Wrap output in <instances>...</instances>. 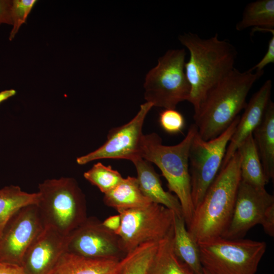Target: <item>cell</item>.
I'll use <instances>...</instances> for the list:
<instances>
[{
	"mask_svg": "<svg viewBox=\"0 0 274 274\" xmlns=\"http://www.w3.org/2000/svg\"><path fill=\"white\" fill-rule=\"evenodd\" d=\"M102 224L106 228L117 234L121 227V217L119 214L110 216L102 222Z\"/></svg>",
	"mask_w": 274,
	"mask_h": 274,
	"instance_id": "31",
	"label": "cell"
},
{
	"mask_svg": "<svg viewBox=\"0 0 274 274\" xmlns=\"http://www.w3.org/2000/svg\"><path fill=\"white\" fill-rule=\"evenodd\" d=\"M38 192L28 193L19 186L9 185L0 189V236L11 218L21 209L29 205H37Z\"/></svg>",
	"mask_w": 274,
	"mask_h": 274,
	"instance_id": "24",
	"label": "cell"
},
{
	"mask_svg": "<svg viewBox=\"0 0 274 274\" xmlns=\"http://www.w3.org/2000/svg\"><path fill=\"white\" fill-rule=\"evenodd\" d=\"M197 244L203 268L211 274H255L266 249L264 242L221 236Z\"/></svg>",
	"mask_w": 274,
	"mask_h": 274,
	"instance_id": "6",
	"label": "cell"
},
{
	"mask_svg": "<svg viewBox=\"0 0 274 274\" xmlns=\"http://www.w3.org/2000/svg\"><path fill=\"white\" fill-rule=\"evenodd\" d=\"M120 260L88 258L67 251L50 274H116Z\"/></svg>",
	"mask_w": 274,
	"mask_h": 274,
	"instance_id": "17",
	"label": "cell"
},
{
	"mask_svg": "<svg viewBox=\"0 0 274 274\" xmlns=\"http://www.w3.org/2000/svg\"><path fill=\"white\" fill-rule=\"evenodd\" d=\"M274 63V35L271 36L268 45L267 51L261 60L255 65L249 69L251 71H262L270 63Z\"/></svg>",
	"mask_w": 274,
	"mask_h": 274,
	"instance_id": "29",
	"label": "cell"
},
{
	"mask_svg": "<svg viewBox=\"0 0 274 274\" xmlns=\"http://www.w3.org/2000/svg\"><path fill=\"white\" fill-rule=\"evenodd\" d=\"M179 40L189 52L184 69L190 86L188 101L195 112L209 91L234 68L237 51L230 42L219 39L217 33L202 39L188 32L180 36Z\"/></svg>",
	"mask_w": 274,
	"mask_h": 274,
	"instance_id": "1",
	"label": "cell"
},
{
	"mask_svg": "<svg viewBox=\"0 0 274 274\" xmlns=\"http://www.w3.org/2000/svg\"><path fill=\"white\" fill-rule=\"evenodd\" d=\"M136 168L138 182L143 194L152 202L161 204L183 216L180 201L176 195L162 187L158 174L152 163L139 157L132 161Z\"/></svg>",
	"mask_w": 274,
	"mask_h": 274,
	"instance_id": "16",
	"label": "cell"
},
{
	"mask_svg": "<svg viewBox=\"0 0 274 274\" xmlns=\"http://www.w3.org/2000/svg\"><path fill=\"white\" fill-rule=\"evenodd\" d=\"M118 214L121 224L117 235L126 255L144 244L162 239L173 227L175 213L152 202L145 207L120 211Z\"/></svg>",
	"mask_w": 274,
	"mask_h": 274,
	"instance_id": "9",
	"label": "cell"
},
{
	"mask_svg": "<svg viewBox=\"0 0 274 274\" xmlns=\"http://www.w3.org/2000/svg\"><path fill=\"white\" fill-rule=\"evenodd\" d=\"M262 71L241 72L235 67L205 96L193 118L198 133L205 141L223 133L245 108L248 94Z\"/></svg>",
	"mask_w": 274,
	"mask_h": 274,
	"instance_id": "2",
	"label": "cell"
},
{
	"mask_svg": "<svg viewBox=\"0 0 274 274\" xmlns=\"http://www.w3.org/2000/svg\"><path fill=\"white\" fill-rule=\"evenodd\" d=\"M239 118L238 115L223 133L213 139L203 140L198 131L193 138L189 151V170L194 210L220 170L227 145Z\"/></svg>",
	"mask_w": 274,
	"mask_h": 274,
	"instance_id": "8",
	"label": "cell"
},
{
	"mask_svg": "<svg viewBox=\"0 0 274 274\" xmlns=\"http://www.w3.org/2000/svg\"><path fill=\"white\" fill-rule=\"evenodd\" d=\"M84 178L105 194L119 184L123 178L111 166L98 162L83 174Z\"/></svg>",
	"mask_w": 274,
	"mask_h": 274,
	"instance_id": "26",
	"label": "cell"
},
{
	"mask_svg": "<svg viewBox=\"0 0 274 274\" xmlns=\"http://www.w3.org/2000/svg\"><path fill=\"white\" fill-rule=\"evenodd\" d=\"M0 274H27L22 265L0 262Z\"/></svg>",
	"mask_w": 274,
	"mask_h": 274,
	"instance_id": "32",
	"label": "cell"
},
{
	"mask_svg": "<svg viewBox=\"0 0 274 274\" xmlns=\"http://www.w3.org/2000/svg\"><path fill=\"white\" fill-rule=\"evenodd\" d=\"M70 235L44 226L26 251L21 265L27 274H50L67 251Z\"/></svg>",
	"mask_w": 274,
	"mask_h": 274,
	"instance_id": "14",
	"label": "cell"
},
{
	"mask_svg": "<svg viewBox=\"0 0 274 274\" xmlns=\"http://www.w3.org/2000/svg\"><path fill=\"white\" fill-rule=\"evenodd\" d=\"M197 132L196 125L192 124L185 138L173 146L164 145L161 138L155 132L144 134L141 150V157L159 168L167 182L169 192H174L179 199L187 227L194 211L191 198L189 155Z\"/></svg>",
	"mask_w": 274,
	"mask_h": 274,
	"instance_id": "4",
	"label": "cell"
},
{
	"mask_svg": "<svg viewBox=\"0 0 274 274\" xmlns=\"http://www.w3.org/2000/svg\"><path fill=\"white\" fill-rule=\"evenodd\" d=\"M173 246L178 258L194 274H204L197 243L188 232L183 216L175 214Z\"/></svg>",
	"mask_w": 274,
	"mask_h": 274,
	"instance_id": "19",
	"label": "cell"
},
{
	"mask_svg": "<svg viewBox=\"0 0 274 274\" xmlns=\"http://www.w3.org/2000/svg\"><path fill=\"white\" fill-rule=\"evenodd\" d=\"M173 226L158 242L147 274H194L175 254L173 246Z\"/></svg>",
	"mask_w": 274,
	"mask_h": 274,
	"instance_id": "22",
	"label": "cell"
},
{
	"mask_svg": "<svg viewBox=\"0 0 274 274\" xmlns=\"http://www.w3.org/2000/svg\"><path fill=\"white\" fill-rule=\"evenodd\" d=\"M265 177L274 178V104L270 100L263 118L253 132Z\"/></svg>",
	"mask_w": 274,
	"mask_h": 274,
	"instance_id": "18",
	"label": "cell"
},
{
	"mask_svg": "<svg viewBox=\"0 0 274 274\" xmlns=\"http://www.w3.org/2000/svg\"><path fill=\"white\" fill-rule=\"evenodd\" d=\"M36 0H13L12 18L13 28L10 34L9 40L12 41L21 26L25 23Z\"/></svg>",
	"mask_w": 274,
	"mask_h": 274,
	"instance_id": "27",
	"label": "cell"
},
{
	"mask_svg": "<svg viewBox=\"0 0 274 274\" xmlns=\"http://www.w3.org/2000/svg\"><path fill=\"white\" fill-rule=\"evenodd\" d=\"M38 188L37 206L44 226L70 235L87 219L85 196L74 178L47 179Z\"/></svg>",
	"mask_w": 274,
	"mask_h": 274,
	"instance_id": "5",
	"label": "cell"
},
{
	"mask_svg": "<svg viewBox=\"0 0 274 274\" xmlns=\"http://www.w3.org/2000/svg\"><path fill=\"white\" fill-rule=\"evenodd\" d=\"M241 156L237 151L220 170L200 204L187 230L197 243L222 236L231 220L241 180Z\"/></svg>",
	"mask_w": 274,
	"mask_h": 274,
	"instance_id": "3",
	"label": "cell"
},
{
	"mask_svg": "<svg viewBox=\"0 0 274 274\" xmlns=\"http://www.w3.org/2000/svg\"><path fill=\"white\" fill-rule=\"evenodd\" d=\"M185 56L184 49H172L158 59L145 78L147 102L153 107L175 109L179 102L188 101L190 86L185 72Z\"/></svg>",
	"mask_w": 274,
	"mask_h": 274,
	"instance_id": "7",
	"label": "cell"
},
{
	"mask_svg": "<svg viewBox=\"0 0 274 274\" xmlns=\"http://www.w3.org/2000/svg\"><path fill=\"white\" fill-rule=\"evenodd\" d=\"M241 156V181L255 187L263 188L268 183L253 137L250 134L237 150Z\"/></svg>",
	"mask_w": 274,
	"mask_h": 274,
	"instance_id": "21",
	"label": "cell"
},
{
	"mask_svg": "<svg viewBox=\"0 0 274 274\" xmlns=\"http://www.w3.org/2000/svg\"><path fill=\"white\" fill-rule=\"evenodd\" d=\"M153 107L151 102L147 101L141 105L133 118L121 126L110 129L105 143L94 151L78 157L77 163L84 165L102 159H127L133 161L141 157L143 124Z\"/></svg>",
	"mask_w": 274,
	"mask_h": 274,
	"instance_id": "11",
	"label": "cell"
},
{
	"mask_svg": "<svg viewBox=\"0 0 274 274\" xmlns=\"http://www.w3.org/2000/svg\"><path fill=\"white\" fill-rule=\"evenodd\" d=\"M271 80H267L247 102L227 145L220 170L226 165L241 144L250 134H253L262 122L266 109L271 100Z\"/></svg>",
	"mask_w": 274,
	"mask_h": 274,
	"instance_id": "15",
	"label": "cell"
},
{
	"mask_svg": "<svg viewBox=\"0 0 274 274\" xmlns=\"http://www.w3.org/2000/svg\"><path fill=\"white\" fill-rule=\"evenodd\" d=\"M250 27H253L255 31L274 34V0H257L245 6L242 19L235 28L242 31Z\"/></svg>",
	"mask_w": 274,
	"mask_h": 274,
	"instance_id": "23",
	"label": "cell"
},
{
	"mask_svg": "<svg viewBox=\"0 0 274 274\" xmlns=\"http://www.w3.org/2000/svg\"><path fill=\"white\" fill-rule=\"evenodd\" d=\"M16 91L15 89H11L5 90L0 92V104L7 100L9 98L15 95Z\"/></svg>",
	"mask_w": 274,
	"mask_h": 274,
	"instance_id": "33",
	"label": "cell"
},
{
	"mask_svg": "<svg viewBox=\"0 0 274 274\" xmlns=\"http://www.w3.org/2000/svg\"><path fill=\"white\" fill-rule=\"evenodd\" d=\"M12 1L13 0H0V24H13Z\"/></svg>",
	"mask_w": 274,
	"mask_h": 274,
	"instance_id": "30",
	"label": "cell"
},
{
	"mask_svg": "<svg viewBox=\"0 0 274 274\" xmlns=\"http://www.w3.org/2000/svg\"><path fill=\"white\" fill-rule=\"evenodd\" d=\"M159 122L162 128L170 133L181 131L185 124L183 115L174 109H167L162 111L159 115Z\"/></svg>",
	"mask_w": 274,
	"mask_h": 274,
	"instance_id": "28",
	"label": "cell"
},
{
	"mask_svg": "<svg viewBox=\"0 0 274 274\" xmlns=\"http://www.w3.org/2000/svg\"><path fill=\"white\" fill-rule=\"evenodd\" d=\"M257 224L262 225L268 235L274 236V197L265 188L241 180L231 220L221 237L242 238Z\"/></svg>",
	"mask_w": 274,
	"mask_h": 274,
	"instance_id": "10",
	"label": "cell"
},
{
	"mask_svg": "<svg viewBox=\"0 0 274 274\" xmlns=\"http://www.w3.org/2000/svg\"><path fill=\"white\" fill-rule=\"evenodd\" d=\"M104 203L117 212L146 207L152 203L142 192L136 178L128 176L104 194Z\"/></svg>",
	"mask_w": 274,
	"mask_h": 274,
	"instance_id": "20",
	"label": "cell"
},
{
	"mask_svg": "<svg viewBox=\"0 0 274 274\" xmlns=\"http://www.w3.org/2000/svg\"><path fill=\"white\" fill-rule=\"evenodd\" d=\"M203 270L204 274H211L209 272H208L206 270H205L204 268H203Z\"/></svg>",
	"mask_w": 274,
	"mask_h": 274,
	"instance_id": "34",
	"label": "cell"
},
{
	"mask_svg": "<svg viewBox=\"0 0 274 274\" xmlns=\"http://www.w3.org/2000/svg\"><path fill=\"white\" fill-rule=\"evenodd\" d=\"M158 243L144 244L120 260L116 274H147Z\"/></svg>",
	"mask_w": 274,
	"mask_h": 274,
	"instance_id": "25",
	"label": "cell"
},
{
	"mask_svg": "<svg viewBox=\"0 0 274 274\" xmlns=\"http://www.w3.org/2000/svg\"><path fill=\"white\" fill-rule=\"evenodd\" d=\"M67 252L92 258L122 259L118 236L95 218L86 220L70 236Z\"/></svg>",
	"mask_w": 274,
	"mask_h": 274,
	"instance_id": "13",
	"label": "cell"
},
{
	"mask_svg": "<svg viewBox=\"0 0 274 274\" xmlns=\"http://www.w3.org/2000/svg\"><path fill=\"white\" fill-rule=\"evenodd\" d=\"M44 227L37 205L19 210L0 236V262L21 265L26 251Z\"/></svg>",
	"mask_w": 274,
	"mask_h": 274,
	"instance_id": "12",
	"label": "cell"
}]
</instances>
